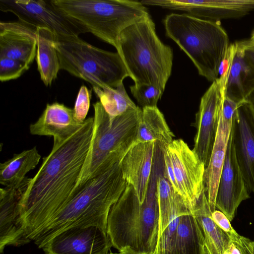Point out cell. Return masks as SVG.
Wrapping results in <instances>:
<instances>
[{
  "label": "cell",
  "instance_id": "6da1fadb",
  "mask_svg": "<svg viewBox=\"0 0 254 254\" xmlns=\"http://www.w3.org/2000/svg\"><path fill=\"white\" fill-rule=\"evenodd\" d=\"M94 118L64 141L53 144L50 154L24 192L19 203L27 238L37 234L73 196L93 133Z\"/></svg>",
  "mask_w": 254,
  "mask_h": 254
},
{
  "label": "cell",
  "instance_id": "7a4b0ae2",
  "mask_svg": "<svg viewBox=\"0 0 254 254\" xmlns=\"http://www.w3.org/2000/svg\"><path fill=\"white\" fill-rule=\"evenodd\" d=\"M120 161L108 165L86 182L33 240L39 248L68 228L96 225L107 231L110 210L126 189Z\"/></svg>",
  "mask_w": 254,
  "mask_h": 254
},
{
  "label": "cell",
  "instance_id": "3957f363",
  "mask_svg": "<svg viewBox=\"0 0 254 254\" xmlns=\"http://www.w3.org/2000/svg\"><path fill=\"white\" fill-rule=\"evenodd\" d=\"M162 172L153 167L145 198L141 202L133 188L127 185L109 212L107 233L112 247L118 251L129 247L148 254H157L159 236V206L157 182Z\"/></svg>",
  "mask_w": 254,
  "mask_h": 254
},
{
  "label": "cell",
  "instance_id": "277c9868",
  "mask_svg": "<svg viewBox=\"0 0 254 254\" xmlns=\"http://www.w3.org/2000/svg\"><path fill=\"white\" fill-rule=\"evenodd\" d=\"M117 52L134 84L154 86L164 91L171 74L173 52L157 36L150 15L124 29Z\"/></svg>",
  "mask_w": 254,
  "mask_h": 254
},
{
  "label": "cell",
  "instance_id": "5b68a950",
  "mask_svg": "<svg viewBox=\"0 0 254 254\" xmlns=\"http://www.w3.org/2000/svg\"><path fill=\"white\" fill-rule=\"evenodd\" d=\"M163 23L167 36L188 55L199 74L212 82L215 81L230 45L228 35L220 21L186 13H171L166 16Z\"/></svg>",
  "mask_w": 254,
  "mask_h": 254
},
{
  "label": "cell",
  "instance_id": "8992f818",
  "mask_svg": "<svg viewBox=\"0 0 254 254\" xmlns=\"http://www.w3.org/2000/svg\"><path fill=\"white\" fill-rule=\"evenodd\" d=\"M50 3L86 33L113 46L117 52L121 32L150 15L140 1L129 0H52Z\"/></svg>",
  "mask_w": 254,
  "mask_h": 254
},
{
  "label": "cell",
  "instance_id": "52a82bcc",
  "mask_svg": "<svg viewBox=\"0 0 254 254\" xmlns=\"http://www.w3.org/2000/svg\"><path fill=\"white\" fill-rule=\"evenodd\" d=\"M93 107V136L74 194L95 176L106 162L125 155L134 143L137 123L142 111L137 106L120 116L112 117L100 102L94 103Z\"/></svg>",
  "mask_w": 254,
  "mask_h": 254
},
{
  "label": "cell",
  "instance_id": "ba28073f",
  "mask_svg": "<svg viewBox=\"0 0 254 254\" xmlns=\"http://www.w3.org/2000/svg\"><path fill=\"white\" fill-rule=\"evenodd\" d=\"M55 47L60 69L92 86L116 88L125 78L129 77L118 52L96 47L79 36H56Z\"/></svg>",
  "mask_w": 254,
  "mask_h": 254
},
{
  "label": "cell",
  "instance_id": "9c48e42d",
  "mask_svg": "<svg viewBox=\"0 0 254 254\" xmlns=\"http://www.w3.org/2000/svg\"><path fill=\"white\" fill-rule=\"evenodd\" d=\"M160 148L166 152L171 162L177 192L193 211L204 189V164L182 139H174L166 147Z\"/></svg>",
  "mask_w": 254,
  "mask_h": 254
},
{
  "label": "cell",
  "instance_id": "30bf717a",
  "mask_svg": "<svg viewBox=\"0 0 254 254\" xmlns=\"http://www.w3.org/2000/svg\"><path fill=\"white\" fill-rule=\"evenodd\" d=\"M0 10L11 12L18 20L34 27L51 30L57 37L79 36L85 30L56 10L49 1L0 0Z\"/></svg>",
  "mask_w": 254,
  "mask_h": 254
},
{
  "label": "cell",
  "instance_id": "8fae6325",
  "mask_svg": "<svg viewBox=\"0 0 254 254\" xmlns=\"http://www.w3.org/2000/svg\"><path fill=\"white\" fill-rule=\"evenodd\" d=\"M112 247L107 231L96 225L65 229L42 248L45 254H109Z\"/></svg>",
  "mask_w": 254,
  "mask_h": 254
},
{
  "label": "cell",
  "instance_id": "7c38bea8",
  "mask_svg": "<svg viewBox=\"0 0 254 254\" xmlns=\"http://www.w3.org/2000/svg\"><path fill=\"white\" fill-rule=\"evenodd\" d=\"M144 5L187 11L213 21L243 17L254 10V0H145Z\"/></svg>",
  "mask_w": 254,
  "mask_h": 254
},
{
  "label": "cell",
  "instance_id": "4fadbf2b",
  "mask_svg": "<svg viewBox=\"0 0 254 254\" xmlns=\"http://www.w3.org/2000/svg\"><path fill=\"white\" fill-rule=\"evenodd\" d=\"M157 254H207L201 228L193 214L171 217L159 238Z\"/></svg>",
  "mask_w": 254,
  "mask_h": 254
},
{
  "label": "cell",
  "instance_id": "5bb4252c",
  "mask_svg": "<svg viewBox=\"0 0 254 254\" xmlns=\"http://www.w3.org/2000/svg\"><path fill=\"white\" fill-rule=\"evenodd\" d=\"M250 193L237 161L231 130L217 191L216 208L232 221L240 204L250 197Z\"/></svg>",
  "mask_w": 254,
  "mask_h": 254
},
{
  "label": "cell",
  "instance_id": "9a60e30c",
  "mask_svg": "<svg viewBox=\"0 0 254 254\" xmlns=\"http://www.w3.org/2000/svg\"><path fill=\"white\" fill-rule=\"evenodd\" d=\"M222 101L216 81L202 96L196 114V132L192 149L207 167L218 127Z\"/></svg>",
  "mask_w": 254,
  "mask_h": 254
},
{
  "label": "cell",
  "instance_id": "2e32d148",
  "mask_svg": "<svg viewBox=\"0 0 254 254\" xmlns=\"http://www.w3.org/2000/svg\"><path fill=\"white\" fill-rule=\"evenodd\" d=\"M31 178L19 184L0 189V252L7 246H18L31 241L27 239L20 220L19 203Z\"/></svg>",
  "mask_w": 254,
  "mask_h": 254
},
{
  "label": "cell",
  "instance_id": "e0dca14e",
  "mask_svg": "<svg viewBox=\"0 0 254 254\" xmlns=\"http://www.w3.org/2000/svg\"><path fill=\"white\" fill-rule=\"evenodd\" d=\"M156 146L153 142L134 143L120 162L124 179L133 188L141 203L148 190Z\"/></svg>",
  "mask_w": 254,
  "mask_h": 254
},
{
  "label": "cell",
  "instance_id": "ac0fdd59",
  "mask_svg": "<svg viewBox=\"0 0 254 254\" xmlns=\"http://www.w3.org/2000/svg\"><path fill=\"white\" fill-rule=\"evenodd\" d=\"M37 28L19 20L0 22V58H9L30 65L37 53Z\"/></svg>",
  "mask_w": 254,
  "mask_h": 254
},
{
  "label": "cell",
  "instance_id": "d6986e66",
  "mask_svg": "<svg viewBox=\"0 0 254 254\" xmlns=\"http://www.w3.org/2000/svg\"><path fill=\"white\" fill-rule=\"evenodd\" d=\"M247 104L237 111L231 132L240 170L249 191L254 194V128Z\"/></svg>",
  "mask_w": 254,
  "mask_h": 254
},
{
  "label": "cell",
  "instance_id": "ffe728a7",
  "mask_svg": "<svg viewBox=\"0 0 254 254\" xmlns=\"http://www.w3.org/2000/svg\"><path fill=\"white\" fill-rule=\"evenodd\" d=\"M83 123L76 121L73 109L55 102L47 104L38 120L30 125L29 130L33 135L52 136L54 144H57L71 137Z\"/></svg>",
  "mask_w": 254,
  "mask_h": 254
},
{
  "label": "cell",
  "instance_id": "44dd1931",
  "mask_svg": "<svg viewBox=\"0 0 254 254\" xmlns=\"http://www.w3.org/2000/svg\"><path fill=\"white\" fill-rule=\"evenodd\" d=\"M231 128L232 126L222 123L220 116L216 138L204 176L205 192L212 212L216 208L217 191Z\"/></svg>",
  "mask_w": 254,
  "mask_h": 254
},
{
  "label": "cell",
  "instance_id": "7402d4cb",
  "mask_svg": "<svg viewBox=\"0 0 254 254\" xmlns=\"http://www.w3.org/2000/svg\"><path fill=\"white\" fill-rule=\"evenodd\" d=\"M237 42L225 96L237 102L248 103L254 91V66L246 57L241 42Z\"/></svg>",
  "mask_w": 254,
  "mask_h": 254
},
{
  "label": "cell",
  "instance_id": "603a6c76",
  "mask_svg": "<svg viewBox=\"0 0 254 254\" xmlns=\"http://www.w3.org/2000/svg\"><path fill=\"white\" fill-rule=\"evenodd\" d=\"M174 135L157 107L142 109L134 143L153 142L161 148L170 143Z\"/></svg>",
  "mask_w": 254,
  "mask_h": 254
},
{
  "label": "cell",
  "instance_id": "cb8c5ba5",
  "mask_svg": "<svg viewBox=\"0 0 254 254\" xmlns=\"http://www.w3.org/2000/svg\"><path fill=\"white\" fill-rule=\"evenodd\" d=\"M204 189L193 210L203 237L207 254H223L231 241L214 222Z\"/></svg>",
  "mask_w": 254,
  "mask_h": 254
},
{
  "label": "cell",
  "instance_id": "d4e9b609",
  "mask_svg": "<svg viewBox=\"0 0 254 254\" xmlns=\"http://www.w3.org/2000/svg\"><path fill=\"white\" fill-rule=\"evenodd\" d=\"M36 62L40 78L46 86H51L60 70L55 47L56 35L50 29L37 27Z\"/></svg>",
  "mask_w": 254,
  "mask_h": 254
},
{
  "label": "cell",
  "instance_id": "484cf974",
  "mask_svg": "<svg viewBox=\"0 0 254 254\" xmlns=\"http://www.w3.org/2000/svg\"><path fill=\"white\" fill-rule=\"evenodd\" d=\"M41 155L36 147L14 154L11 159L0 164V183L12 187L21 183L26 175L39 162Z\"/></svg>",
  "mask_w": 254,
  "mask_h": 254
},
{
  "label": "cell",
  "instance_id": "4316f807",
  "mask_svg": "<svg viewBox=\"0 0 254 254\" xmlns=\"http://www.w3.org/2000/svg\"><path fill=\"white\" fill-rule=\"evenodd\" d=\"M106 112L112 117L120 116L137 107L128 96L123 83L116 88L92 86Z\"/></svg>",
  "mask_w": 254,
  "mask_h": 254
},
{
  "label": "cell",
  "instance_id": "83f0119b",
  "mask_svg": "<svg viewBox=\"0 0 254 254\" xmlns=\"http://www.w3.org/2000/svg\"><path fill=\"white\" fill-rule=\"evenodd\" d=\"M157 190L160 212L159 238L173 216V202L178 193L174 191L162 172L157 179Z\"/></svg>",
  "mask_w": 254,
  "mask_h": 254
},
{
  "label": "cell",
  "instance_id": "f1b7e54d",
  "mask_svg": "<svg viewBox=\"0 0 254 254\" xmlns=\"http://www.w3.org/2000/svg\"><path fill=\"white\" fill-rule=\"evenodd\" d=\"M129 88L131 93L141 109L157 107L158 101L164 92L154 86L146 84H134Z\"/></svg>",
  "mask_w": 254,
  "mask_h": 254
},
{
  "label": "cell",
  "instance_id": "f546056e",
  "mask_svg": "<svg viewBox=\"0 0 254 254\" xmlns=\"http://www.w3.org/2000/svg\"><path fill=\"white\" fill-rule=\"evenodd\" d=\"M237 47V42L229 45L219 67L218 77L215 81L218 86L220 94L223 100L225 97L226 89Z\"/></svg>",
  "mask_w": 254,
  "mask_h": 254
},
{
  "label": "cell",
  "instance_id": "4dcf8cb0",
  "mask_svg": "<svg viewBox=\"0 0 254 254\" xmlns=\"http://www.w3.org/2000/svg\"><path fill=\"white\" fill-rule=\"evenodd\" d=\"M30 65L16 60L0 58V80L5 82L19 77L29 69Z\"/></svg>",
  "mask_w": 254,
  "mask_h": 254
},
{
  "label": "cell",
  "instance_id": "1f68e13d",
  "mask_svg": "<svg viewBox=\"0 0 254 254\" xmlns=\"http://www.w3.org/2000/svg\"><path fill=\"white\" fill-rule=\"evenodd\" d=\"M92 91L86 86L82 85L77 94L73 110L74 117L76 121L83 124L86 120L90 103Z\"/></svg>",
  "mask_w": 254,
  "mask_h": 254
},
{
  "label": "cell",
  "instance_id": "d6a6232c",
  "mask_svg": "<svg viewBox=\"0 0 254 254\" xmlns=\"http://www.w3.org/2000/svg\"><path fill=\"white\" fill-rule=\"evenodd\" d=\"M248 103L237 102L225 96L222 101L220 112L222 123L225 125L232 126L233 119L239 109Z\"/></svg>",
  "mask_w": 254,
  "mask_h": 254
},
{
  "label": "cell",
  "instance_id": "836d02e7",
  "mask_svg": "<svg viewBox=\"0 0 254 254\" xmlns=\"http://www.w3.org/2000/svg\"><path fill=\"white\" fill-rule=\"evenodd\" d=\"M212 218L216 225L228 236L231 242H237L240 235L235 231L228 217L221 211L215 210L212 213Z\"/></svg>",
  "mask_w": 254,
  "mask_h": 254
},
{
  "label": "cell",
  "instance_id": "e575fe53",
  "mask_svg": "<svg viewBox=\"0 0 254 254\" xmlns=\"http://www.w3.org/2000/svg\"><path fill=\"white\" fill-rule=\"evenodd\" d=\"M236 243L243 254H254V242L243 236H240Z\"/></svg>",
  "mask_w": 254,
  "mask_h": 254
},
{
  "label": "cell",
  "instance_id": "d590c367",
  "mask_svg": "<svg viewBox=\"0 0 254 254\" xmlns=\"http://www.w3.org/2000/svg\"><path fill=\"white\" fill-rule=\"evenodd\" d=\"M240 42L244 47L246 57L254 66V41L248 40Z\"/></svg>",
  "mask_w": 254,
  "mask_h": 254
},
{
  "label": "cell",
  "instance_id": "8d00e7d4",
  "mask_svg": "<svg viewBox=\"0 0 254 254\" xmlns=\"http://www.w3.org/2000/svg\"><path fill=\"white\" fill-rule=\"evenodd\" d=\"M223 254H242V253L237 244L231 242L229 246L224 252Z\"/></svg>",
  "mask_w": 254,
  "mask_h": 254
},
{
  "label": "cell",
  "instance_id": "74e56055",
  "mask_svg": "<svg viewBox=\"0 0 254 254\" xmlns=\"http://www.w3.org/2000/svg\"><path fill=\"white\" fill-rule=\"evenodd\" d=\"M109 254H148L146 253H139L135 252L132 249H131L129 247H125L119 251H118V253H110Z\"/></svg>",
  "mask_w": 254,
  "mask_h": 254
},
{
  "label": "cell",
  "instance_id": "f35d334b",
  "mask_svg": "<svg viewBox=\"0 0 254 254\" xmlns=\"http://www.w3.org/2000/svg\"><path fill=\"white\" fill-rule=\"evenodd\" d=\"M247 106L251 116L252 125L254 128V104L249 102L247 104Z\"/></svg>",
  "mask_w": 254,
  "mask_h": 254
},
{
  "label": "cell",
  "instance_id": "ab89813d",
  "mask_svg": "<svg viewBox=\"0 0 254 254\" xmlns=\"http://www.w3.org/2000/svg\"><path fill=\"white\" fill-rule=\"evenodd\" d=\"M248 101L254 104V91L252 92V93L249 97Z\"/></svg>",
  "mask_w": 254,
  "mask_h": 254
},
{
  "label": "cell",
  "instance_id": "60d3db41",
  "mask_svg": "<svg viewBox=\"0 0 254 254\" xmlns=\"http://www.w3.org/2000/svg\"><path fill=\"white\" fill-rule=\"evenodd\" d=\"M254 39V31L253 32L252 34L251 37L250 38V40H253Z\"/></svg>",
  "mask_w": 254,
  "mask_h": 254
},
{
  "label": "cell",
  "instance_id": "b9f144b4",
  "mask_svg": "<svg viewBox=\"0 0 254 254\" xmlns=\"http://www.w3.org/2000/svg\"><path fill=\"white\" fill-rule=\"evenodd\" d=\"M251 41H254V40H251Z\"/></svg>",
  "mask_w": 254,
  "mask_h": 254
}]
</instances>
